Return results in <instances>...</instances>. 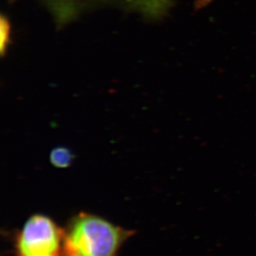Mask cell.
<instances>
[{"mask_svg": "<svg viewBox=\"0 0 256 256\" xmlns=\"http://www.w3.org/2000/svg\"><path fill=\"white\" fill-rule=\"evenodd\" d=\"M18 256H66V233L46 216L28 219L17 237Z\"/></svg>", "mask_w": 256, "mask_h": 256, "instance_id": "7a4b0ae2", "label": "cell"}, {"mask_svg": "<svg viewBox=\"0 0 256 256\" xmlns=\"http://www.w3.org/2000/svg\"><path fill=\"white\" fill-rule=\"evenodd\" d=\"M131 234L104 218L80 213L66 232V252L80 256H116Z\"/></svg>", "mask_w": 256, "mask_h": 256, "instance_id": "6da1fadb", "label": "cell"}, {"mask_svg": "<svg viewBox=\"0 0 256 256\" xmlns=\"http://www.w3.org/2000/svg\"><path fill=\"white\" fill-rule=\"evenodd\" d=\"M56 22L64 24L94 5L114 4L137 12L147 18L164 17L171 8L172 0H39Z\"/></svg>", "mask_w": 256, "mask_h": 256, "instance_id": "3957f363", "label": "cell"}, {"mask_svg": "<svg viewBox=\"0 0 256 256\" xmlns=\"http://www.w3.org/2000/svg\"><path fill=\"white\" fill-rule=\"evenodd\" d=\"M10 24L6 18L2 17L0 22V46L1 52L4 54L8 49L10 40Z\"/></svg>", "mask_w": 256, "mask_h": 256, "instance_id": "5b68a950", "label": "cell"}, {"mask_svg": "<svg viewBox=\"0 0 256 256\" xmlns=\"http://www.w3.org/2000/svg\"><path fill=\"white\" fill-rule=\"evenodd\" d=\"M73 154L66 148L58 147L52 150L50 154V162L54 167L58 168H66L73 162Z\"/></svg>", "mask_w": 256, "mask_h": 256, "instance_id": "277c9868", "label": "cell"}, {"mask_svg": "<svg viewBox=\"0 0 256 256\" xmlns=\"http://www.w3.org/2000/svg\"><path fill=\"white\" fill-rule=\"evenodd\" d=\"M66 256H78V254H72V253H66Z\"/></svg>", "mask_w": 256, "mask_h": 256, "instance_id": "8992f818", "label": "cell"}]
</instances>
